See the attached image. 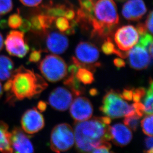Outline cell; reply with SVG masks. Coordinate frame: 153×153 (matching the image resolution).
<instances>
[{
  "instance_id": "1",
  "label": "cell",
  "mask_w": 153,
  "mask_h": 153,
  "mask_svg": "<svg viewBox=\"0 0 153 153\" xmlns=\"http://www.w3.org/2000/svg\"><path fill=\"white\" fill-rule=\"evenodd\" d=\"M110 126L103 123L100 117L76 121L74 138L77 149L81 152H92L96 148L111 140Z\"/></svg>"
},
{
  "instance_id": "2",
  "label": "cell",
  "mask_w": 153,
  "mask_h": 153,
  "mask_svg": "<svg viewBox=\"0 0 153 153\" xmlns=\"http://www.w3.org/2000/svg\"><path fill=\"white\" fill-rule=\"evenodd\" d=\"M8 79L10 83V97L19 100L37 97L48 85L41 75L23 66L13 71Z\"/></svg>"
},
{
  "instance_id": "3",
  "label": "cell",
  "mask_w": 153,
  "mask_h": 153,
  "mask_svg": "<svg viewBox=\"0 0 153 153\" xmlns=\"http://www.w3.org/2000/svg\"><path fill=\"white\" fill-rule=\"evenodd\" d=\"M100 110L110 118L117 119L131 116L135 114L132 105L124 101L120 94L114 91H109L102 100Z\"/></svg>"
},
{
  "instance_id": "4",
  "label": "cell",
  "mask_w": 153,
  "mask_h": 153,
  "mask_svg": "<svg viewBox=\"0 0 153 153\" xmlns=\"http://www.w3.org/2000/svg\"><path fill=\"white\" fill-rule=\"evenodd\" d=\"M39 68L48 81L56 82L67 75V65L62 58L56 55H49L41 62Z\"/></svg>"
},
{
  "instance_id": "5",
  "label": "cell",
  "mask_w": 153,
  "mask_h": 153,
  "mask_svg": "<svg viewBox=\"0 0 153 153\" xmlns=\"http://www.w3.org/2000/svg\"><path fill=\"white\" fill-rule=\"evenodd\" d=\"M74 131L69 124L62 123L53 128L50 139V147L53 152L67 151L74 146Z\"/></svg>"
},
{
  "instance_id": "6",
  "label": "cell",
  "mask_w": 153,
  "mask_h": 153,
  "mask_svg": "<svg viewBox=\"0 0 153 153\" xmlns=\"http://www.w3.org/2000/svg\"><path fill=\"white\" fill-rule=\"evenodd\" d=\"M94 16L103 26L111 30L120 20L117 7L113 0H98L94 6Z\"/></svg>"
},
{
  "instance_id": "7",
  "label": "cell",
  "mask_w": 153,
  "mask_h": 153,
  "mask_svg": "<svg viewBox=\"0 0 153 153\" xmlns=\"http://www.w3.org/2000/svg\"><path fill=\"white\" fill-rule=\"evenodd\" d=\"M7 53L13 56L22 58L29 51V45L25 39V33L21 31L9 32L4 41Z\"/></svg>"
},
{
  "instance_id": "8",
  "label": "cell",
  "mask_w": 153,
  "mask_h": 153,
  "mask_svg": "<svg viewBox=\"0 0 153 153\" xmlns=\"http://www.w3.org/2000/svg\"><path fill=\"white\" fill-rule=\"evenodd\" d=\"M139 37L136 28L128 25L117 29L114 34V41L120 50L126 52L137 44Z\"/></svg>"
},
{
  "instance_id": "9",
  "label": "cell",
  "mask_w": 153,
  "mask_h": 153,
  "mask_svg": "<svg viewBox=\"0 0 153 153\" xmlns=\"http://www.w3.org/2000/svg\"><path fill=\"white\" fill-rule=\"evenodd\" d=\"M23 131L29 134H33L41 130L45 125L43 116L35 108L26 111L21 120Z\"/></svg>"
},
{
  "instance_id": "10",
  "label": "cell",
  "mask_w": 153,
  "mask_h": 153,
  "mask_svg": "<svg viewBox=\"0 0 153 153\" xmlns=\"http://www.w3.org/2000/svg\"><path fill=\"white\" fill-rule=\"evenodd\" d=\"M70 106L71 116L76 121L86 120L92 116V105L85 97H77L72 102Z\"/></svg>"
},
{
  "instance_id": "11",
  "label": "cell",
  "mask_w": 153,
  "mask_h": 153,
  "mask_svg": "<svg viewBox=\"0 0 153 153\" xmlns=\"http://www.w3.org/2000/svg\"><path fill=\"white\" fill-rule=\"evenodd\" d=\"M73 96L66 88L59 87L53 90L49 97V104L55 110L65 111L70 107Z\"/></svg>"
},
{
  "instance_id": "12",
  "label": "cell",
  "mask_w": 153,
  "mask_h": 153,
  "mask_svg": "<svg viewBox=\"0 0 153 153\" xmlns=\"http://www.w3.org/2000/svg\"><path fill=\"white\" fill-rule=\"evenodd\" d=\"M128 56L130 67L136 70L145 69L152 62L148 52L138 44L130 50Z\"/></svg>"
},
{
  "instance_id": "13",
  "label": "cell",
  "mask_w": 153,
  "mask_h": 153,
  "mask_svg": "<svg viewBox=\"0 0 153 153\" xmlns=\"http://www.w3.org/2000/svg\"><path fill=\"white\" fill-rule=\"evenodd\" d=\"M10 145L13 152L30 153L34 152V148L31 142L22 129H13L10 133Z\"/></svg>"
},
{
  "instance_id": "14",
  "label": "cell",
  "mask_w": 153,
  "mask_h": 153,
  "mask_svg": "<svg viewBox=\"0 0 153 153\" xmlns=\"http://www.w3.org/2000/svg\"><path fill=\"white\" fill-rule=\"evenodd\" d=\"M99 54L98 49L89 42H80L75 49L76 59L83 65L95 62L98 59Z\"/></svg>"
},
{
  "instance_id": "15",
  "label": "cell",
  "mask_w": 153,
  "mask_h": 153,
  "mask_svg": "<svg viewBox=\"0 0 153 153\" xmlns=\"http://www.w3.org/2000/svg\"><path fill=\"white\" fill-rule=\"evenodd\" d=\"M147 10L143 0H128L123 6L122 15L127 20L137 21L142 19Z\"/></svg>"
},
{
  "instance_id": "16",
  "label": "cell",
  "mask_w": 153,
  "mask_h": 153,
  "mask_svg": "<svg viewBox=\"0 0 153 153\" xmlns=\"http://www.w3.org/2000/svg\"><path fill=\"white\" fill-rule=\"evenodd\" d=\"M111 140L117 146L123 147L128 144L132 138V133L127 126L117 123L110 128Z\"/></svg>"
},
{
  "instance_id": "17",
  "label": "cell",
  "mask_w": 153,
  "mask_h": 153,
  "mask_svg": "<svg viewBox=\"0 0 153 153\" xmlns=\"http://www.w3.org/2000/svg\"><path fill=\"white\" fill-rule=\"evenodd\" d=\"M68 38L59 32H51L47 36V48L52 53L58 55L64 53L68 48Z\"/></svg>"
},
{
  "instance_id": "18",
  "label": "cell",
  "mask_w": 153,
  "mask_h": 153,
  "mask_svg": "<svg viewBox=\"0 0 153 153\" xmlns=\"http://www.w3.org/2000/svg\"><path fill=\"white\" fill-rule=\"evenodd\" d=\"M10 132L8 131V126L6 123L0 121V152L13 153L10 145Z\"/></svg>"
},
{
  "instance_id": "19",
  "label": "cell",
  "mask_w": 153,
  "mask_h": 153,
  "mask_svg": "<svg viewBox=\"0 0 153 153\" xmlns=\"http://www.w3.org/2000/svg\"><path fill=\"white\" fill-rule=\"evenodd\" d=\"M14 64L8 56H0V81H4L10 78L13 72Z\"/></svg>"
},
{
  "instance_id": "20",
  "label": "cell",
  "mask_w": 153,
  "mask_h": 153,
  "mask_svg": "<svg viewBox=\"0 0 153 153\" xmlns=\"http://www.w3.org/2000/svg\"><path fill=\"white\" fill-rule=\"evenodd\" d=\"M44 9V12L45 14L49 16L56 18L60 16H64L67 8L64 4H55L53 5L52 3L49 4L42 6Z\"/></svg>"
},
{
  "instance_id": "21",
  "label": "cell",
  "mask_w": 153,
  "mask_h": 153,
  "mask_svg": "<svg viewBox=\"0 0 153 153\" xmlns=\"http://www.w3.org/2000/svg\"><path fill=\"white\" fill-rule=\"evenodd\" d=\"M71 75L64 81V84L68 86L74 94L79 96L82 94L84 89L80 84V81L75 76L76 74L70 73Z\"/></svg>"
},
{
  "instance_id": "22",
  "label": "cell",
  "mask_w": 153,
  "mask_h": 153,
  "mask_svg": "<svg viewBox=\"0 0 153 153\" xmlns=\"http://www.w3.org/2000/svg\"><path fill=\"white\" fill-rule=\"evenodd\" d=\"M102 50L104 53L106 55H111L114 53L121 58H127L128 52H124L116 49L110 37L107 38V40L105 41L102 46Z\"/></svg>"
},
{
  "instance_id": "23",
  "label": "cell",
  "mask_w": 153,
  "mask_h": 153,
  "mask_svg": "<svg viewBox=\"0 0 153 153\" xmlns=\"http://www.w3.org/2000/svg\"><path fill=\"white\" fill-rule=\"evenodd\" d=\"M75 76L80 82L84 84H91L94 80L93 74L89 70L84 68H78Z\"/></svg>"
},
{
  "instance_id": "24",
  "label": "cell",
  "mask_w": 153,
  "mask_h": 153,
  "mask_svg": "<svg viewBox=\"0 0 153 153\" xmlns=\"http://www.w3.org/2000/svg\"><path fill=\"white\" fill-rule=\"evenodd\" d=\"M153 81L151 80L150 87L145 95L143 104L145 107V113L148 115L153 114Z\"/></svg>"
},
{
  "instance_id": "25",
  "label": "cell",
  "mask_w": 153,
  "mask_h": 153,
  "mask_svg": "<svg viewBox=\"0 0 153 153\" xmlns=\"http://www.w3.org/2000/svg\"><path fill=\"white\" fill-rule=\"evenodd\" d=\"M140 37L138 45L145 48L149 53L150 56L153 58V37L152 35L146 33Z\"/></svg>"
},
{
  "instance_id": "26",
  "label": "cell",
  "mask_w": 153,
  "mask_h": 153,
  "mask_svg": "<svg viewBox=\"0 0 153 153\" xmlns=\"http://www.w3.org/2000/svg\"><path fill=\"white\" fill-rule=\"evenodd\" d=\"M153 114L148 115L141 121L144 133L148 136H153Z\"/></svg>"
},
{
  "instance_id": "27",
  "label": "cell",
  "mask_w": 153,
  "mask_h": 153,
  "mask_svg": "<svg viewBox=\"0 0 153 153\" xmlns=\"http://www.w3.org/2000/svg\"><path fill=\"white\" fill-rule=\"evenodd\" d=\"M125 117L126 118L123 121L124 124L130 129H132L133 131H136L139 124V120L141 118L140 116H139L135 113L131 116H128Z\"/></svg>"
},
{
  "instance_id": "28",
  "label": "cell",
  "mask_w": 153,
  "mask_h": 153,
  "mask_svg": "<svg viewBox=\"0 0 153 153\" xmlns=\"http://www.w3.org/2000/svg\"><path fill=\"white\" fill-rule=\"evenodd\" d=\"M81 7V10L90 16H94V9L95 4L94 0H78Z\"/></svg>"
},
{
  "instance_id": "29",
  "label": "cell",
  "mask_w": 153,
  "mask_h": 153,
  "mask_svg": "<svg viewBox=\"0 0 153 153\" xmlns=\"http://www.w3.org/2000/svg\"><path fill=\"white\" fill-rule=\"evenodd\" d=\"M22 22V18L20 15L19 11L17 13H13L9 16L7 20V25L13 29H17L20 27Z\"/></svg>"
},
{
  "instance_id": "30",
  "label": "cell",
  "mask_w": 153,
  "mask_h": 153,
  "mask_svg": "<svg viewBox=\"0 0 153 153\" xmlns=\"http://www.w3.org/2000/svg\"><path fill=\"white\" fill-rule=\"evenodd\" d=\"M13 0H0V15H4L13 9Z\"/></svg>"
},
{
  "instance_id": "31",
  "label": "cell",
  "mask_w": 153,
  "mask_h": 153,
  "mask_svg": "<svg viewBox=\"0 0 153 153\" xmlns=\"http://www.w3.org/2000/svg\"><path fill=\"white\" fill-rule=\"evenodd\" d=\"M56 28L61 32H65L70 27V24L68 19L65 17H60L56 18Z\"/></svg>"
},
{
  "instance_id": "32",
  "label": "cell",
  "mask_w": 153,
  "mask_h": 153,
  "mask_svg": "<svg viewBox=\"0 0 153 153\" xmlns=\"http://www.w3.org/2000/svg\"><path fill=\"white\" fill-rule=\"evenodd\" d=\"M146 94V90L143 87H140L133 90L132 99L135 102H139L142 97Z\"/></svg>"
},
{
  "instance_id": "33",
  "label": "cell",
  "mask_w": 153,
  "mask_h": 153,
  "mask_svg": "<svg viewBox=\"0 0 153 153\" xmlns=\"http://www.w3.org/2000/svg\"><path fill=\"white\" fill-rule=\"evenodd\" d=\"M111 148V145L109 142L101 145L98 146V147L96 148L93 150L92 151V153H110V150Z\"/></svg>"
},
{
  "instance_id": "34",
  "label": "cell",
  "mask_w": 153,
  "mask_h": 153,
  "mask_svg": "<svg viewBox=\"0 0 153 153\" xmlns=\"http://www.w3.org/2000/svg\"><path fill=\"white\" fill-rule=\"evenodd\" d=\"M41 50H33L29 56V61L30 62H38L41 58Z\"/></svg>"
},
{
  "instance_id": "35",
  "label": "cell",
  "mask_w": 153,
  "mask_h": 153,
  "mask_svg": "<svg viewBox=\"0 0 153 153\" xmlns=\"http://www.w3.org/2000/svg\"><path fill=\"white\" fill-rule=\"evenodd\" d=\"M132 105L133 106L136 114L140 116V117H141L145 113V107L143 104L140 102H135V103Z\"/></svg>"
},
{
  "instance_id": "36",
  "label": "cell",
  "mask_w": 153,
  "mask_h": 153,
  "mask_svg": "<svg viewBox=\"0 0 153 153\" xmlns=\"http://www.w3.org/2000/svg\"><path fill=\"white\" fill-rule=\"evenodd\" d=\"M22 4L28 7H37L40 4L42 0H19Z\"/></svg>"
},
{
  "instance_id": "37",
  "label": "cell",
  "mask_w": 153,
  "mask_h": 153,
  "mask_svg": "<svg viewBox=\"0 0 153 153\" xmlns=\"http://www.w3.org/2000/svg\"><path fill=\"white\" fill-rule=\"evenodd\" d=\"M19 29L22 32H27L30 31V22L27 19H22V25L19 27Z\"/></svg>"
},
{
  "instance_id": "38",
  "label": "cell",
  "mask_w": 153,
  "mask_h": 153,
  "mask_svg": "<svg viewBox=\"0 0 153 153\" xmlns=\"http://www.w3.org/2000/svg\"><path fill=\"white\" fill-rule=\"evenodd\" d=\"M153 11H151L148 15L145 25L148 30L149 31L151 34L153 33Z\"/></svg>"
},
{
  "instance_id": "39",
  "label": "cell",
  "mask_w": 153,
  "mask_h": 153,
  "mask_svg": "<svg viewBox=\"0 0 153 153\" xmlns=\"http://www.w3.org/2000/svg\"><path fill=\"white\" fill-rule=\"evenodd\" d=\"M133 90L124 89L120 95L123 99L127 101H131L133 97Z\"/></svg>"
},
{
  "instance_id": "40",
  "label": "cell",
  "mask_w": 153,
  "mask_h": 153,
  "mask_svg": "<svg viewBox=\"0 0 153 153\" xmlns=\"http://www.w3.org/2000/svg\"><path fill=\"white\" fill-rule=\"evenodd\" d=\"M145 146L146 150L145 152L153 153V137L149 136L145 139Z\"/></svg>"
},
{
  "instance_id": "41",
  "label": "cell",
  "mask_w": 153,
  "mask_h": 153,
  "mask_svg": "<svg viewBox=\"0 0 153 153\" xmlns=\"http://www.w3.org/2000/svg\"><path fill=\"white\" fill-rule=\"evenodd\" d=\"M136 29L139 35L141 36L142 35L145 34L147 33V27L144 24L142 23H139L137 25Z\"/></svg>"
},
{
  "instance_id": "42",
  "label": "cell",
  "mask_w": 153,
  "mask_h": 153,
  "mask_svg": "<svg viewBox=\"0 0 153 153\" xmlns=\"http://www.w3.org/2000/svg\"><path fill=\"white\" fill-rule=\"evenodd\" d=\"M75 14L74 11L71 9H68V8L65 11V13L64 15V16L68 20H73L74 18L75 17Z\"/></svg>"
},
{
  "instance_id": "43",
  "label": "cell",
  "mask_w": 153,
  "mask_h": 153,
  "mask_svg": "<svg viewBox=\"0 0 153 153\" xmlns=\"http://www.w3.org/2000/svg\"><path fill=\"white\" fill-rule=\"evenodd\" d=\"M114 64L117 68H120L125 67L126 62L123 59L120 58H117L114 61Z\"/></svg>"
},
{
  "instance_id": "44",
  "label": "cell",
  "mask_w": 153,
  "mask_h": 153,
  "mask_svg": "<svg viewBox=\"0 0 153 153\" xmlns=\"http://www.w3.org/2000/svg\"><path fill=\"white\" fill-rule=\"evenodd\" d=\"M37 108L38 110L40 111L41 112H43V111H45L47 108L46 102H45L42 101L39 102L38 103Z\"/></svg>"
},
{
  "instance_id": "45",
  "label": "cell",
  "mask_w": 153,
  "mask_h": 153,
  "mask_svg": "<svg viewBox=\"0 0 153 153\" xmlns=\"http://www.w3.org/2000/svg\"><path fill=\"white\" fill-rule=\"evenodd\" d=\"M100 118H101L102 121L105 123V124L110 125V123H111V119L108 117H101Z\"/></svg>"
},
{
  "instance_id": "46",
  "label": "cell",
  "mask_w": 153,
  "mask_h": 153,
  "mask_svg": "<svg viewBox=\"0 0 153 153\" xmlns=\"http://www.w3.org/2000/svg\"><path fill=\"white\" fill-rule=\"evenodd\" d=\"M7 26V21L5 19H2L0 21V28L1 29H4Z\"/></svg>"
},
{
  "instance_id": "47",
  "label": "cell",
  "mask_w": 153,
  "mask_h": 153,
  "mask_svg": "<svg viewBox=\"0 0 153 153\" xmlns=\"http://www.w3.org/2000/svg\"><path fill=\"white\" fill-rule=\"evenodd\" d=\"M3 47H4V39H3V35L0 32V52L1 51V50L3 49Z\"/></svg>"
},
{
  "instance_id": "48",
  "label": "cell",
  "mask_w": 153,
  "mask_h": 153,
  "mask_svg": "<svg viewBox=\"0 0 153 153\" xmlns=\"http://www.w3.org/2000/svg\"><path fill=\"white\" fill-rule=\"evenodd\" d=\"M90 94L91 95V96H94L98 94V90L97 89H91L89 91Z\"/></svg>"
},
{
  "instance_id": "49",
  "label": "cell",
  "mask_w": 153,
  "mask_h": 153,
  "mask_svg": "<svg viewBox=\"0 0 153 153\" xmlns=\"http://www.w3.org/2000/svg\"><path fill=\"white\" fill-rule=\"evenodd\" d=\"M3 93V87H2L1 83L0 82V98H1V96Z\"/></svg>"
},
{
  "instance_id": "50",
  "label": "cell",
  "mask_w": 153,
  "mask_h": 153,
  "mask_svg": "<svg viewBox=\"0 0 153 153\" xmlns=\"http://www.w3.org/2000/svg\"><path fill=\"white\" fill-rule=\"evenodd\" d=\"M118 1H123V0H118Z\"/></svg>"
},
{
  "instance_id": "51",
  "label": "cell",
  "mask_w": 153,
  "mask_h": 153,
  "mask_svg": "<svg viewBox=\"0 0 153 153\" xmlns=\"http://www.w3.org/2000/svg\"><path fill=\"white\" fill-rule=\"evenodd\" d=\"M0 18H1V17H0Z\"/></svg>"
}]
</instances>
